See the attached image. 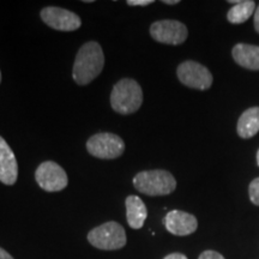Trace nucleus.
Listing matches in <instances>:
<instances>
[{
  "mask_svg": "<svg viewBox=\"0 0 259 259\" xmlns=\"http://www.w3.org/2000/svg\"><path fill=\"white\" fill-rule=\"evenodd\" d=\"M105 54L99 42L89 41L79 48L73 63L72 78L78 85H88L102 72Z\"/></svg>",
  "mask_w": 259,
  "mask_h": 259,
  "instance_id": "f257e3e1",
  "label": "nucleus"
},
{
  "mask_svg": "<svg viewBox=\"0 0 259 259\" xmlns=\"http://www.w3.org/2000/svg\"><path fill=\"white\" fill-rule=\"evenodd\" d=\"M143 103V90L138 82L131 78H122L113 87L111 106L113 111L122 115L134 114Z\"/></svg>",
  "mask_w": 259,
  "mask_h": 259,
  "instance_id": "f03ea898",
  "label": "nucleus"
},
{
  "mask_svg": "<svg viewBox=\"0 0 259 259\" xmlns=\"http://www.w3.org/2000/svg\"><path fill=\"white\" fill-rule=\"evenodd\" d=\"M134 186L138 192L147 196H167L176 191L177 180L168 170H143L135 176Z\"/></svg>",
  "mask_w": 259,
  "mask_h": 259,
  "instance_id": "7ed1b4c3",
  "label": "nucleus"
},
{
  "mask_svg": "<svg viewBox=\"0 0 259 259\" xmlns=\"http://www.w3.org/2000/svg\"><path fill=\"white\" fill-rule=\"evenodd\" d=\"M88 241L99 250H120L126 245V233L118 222H106L89 232Z\"/></svg>",
  "mask_w": 259,
  "mask_h": 259,
  "instance_id": "20e7f679",
  "label": "nucleus"
},
{
  "mask_svg": "<svg viewBox=\"0 0 259 259\" xmlns=\"http://www.w3.org/2000/svg\"><path fill=\"white\" fill-rule=\"evenodd\" d=\"M87 150L94 157L114 160L124 154L125 143L118 135L111 132H100L88 139Z\"/></svg>",
  "mask_w": 259,
  "mask_h": 259,
  "instance_id": "39448f33",
  "label": "nucleus"
},
{
  "mask_svg": "<svg viewBox=\"0 0 259 259\" xmlns=\"http://www.w3.org/2000/svg\"><path fill=\"white\" fill-rule=\"evenodd\" d=\"M177 76L181 84L197 90H208L213 82L212 74L208 67L193 60L181 63L177 69Z\"/></svg>",
  "mask_w": 259,
  "mask_h": 259,
  "instance_id": "423d86ee",
  "label": "nucleus"
},
{
  "mask_svg": "<svg viewBox=\"0 0 259 259\" xmlns=\"http://www.w3.org/2000/svg\"><path fill=\"white\" fill-rule=\"evenodd\" d=\"M35 180L47 192H59L69 184L66 171L54 161H45L35 171Z\"/></svg>",
  "mask_w": 259,
  "mask_h": 259,
  "instance_id": "0eeeda50",
  "label": "nucleus"
},
{
  "mask_svg": "<svg viewBox=\"0 0 259 259\" xmlns=\"http://www.w3.org/2000/svg\"><path fill=\"white\" fill-rule=\"evenodd\" d=\"M150 35L155 41L164 45H178L184 44L189 36V30L186 25L174 19H162L154 22L150 25Z\"/></svg>",
  "mask_w": 259,
  "mask_h": 259,
  "instance_id": "6e6552de",
  "label": "nucleus"
},
{
  "mask_svg": "<svg viewBox=\"0 0 259 259\" xmlns=\"http://www.w3.org/2000/svg\"><path fill=\"white\" fill-rule=\"evenodd\" d=\"M41 19L48 27L60 31H74L80 28L82 21L74 12L57 6H47L41 10Z\"/></svg>",
  "mask_w": 259,
  "mask_h": 259,
  "instance_id": "1a4fd4ad",
  "label": "nucleus"
},
{
  "mask_svg": "<svg viewBox=\"0 0 259 259\" xmlns=\"http://www.w3.org/2000/svg\"><path fill=\"white\" fill-rule=\"evenodd\" d=\"M164 226L167 231L177 236H186L192 234L198 228V221L192 213L171 210L164 218Z\"/></svg>",
  "mask_w": 259,
  "mask_h": 259,
  "instance_id": "9d476101",
  "label": "nucleus"
},
{
  "mask_svg": "<svg viewBox=\"0 0 259 259\" xmlns=\"http://www.w3.org/2000/svg\"><path fill=\"white\" fill-rule=\"evenodd\" d=\"M18 178V163L16 156L6 143L4 138L0 136V181L5 185H15Z\"/></svg>",
  "mask_w": 259,
  "mask_h": 259,
  "instance_id": "9b49d317",
  "label": "nucleus"
},
{
  "mask_svg": "<svg viewBox=\"0 0 259 259\" xmlns=\"http://www.w3.org/2000/svg\"><path fill=\"white\" fill-rule=\"evenodd\" d=\"M232 56L239 66L247 70L259 71V46L238 44L233 47Z\"/></svg>",
  "mask_w": 259,
  "mask_h": 259,
  "instance_id": "f8f14e48",
  "label": "nucleus"
},
{
  "mask_svg": "<svg viewBox=\"0 0 259 259\" xmlns=\"http://www.w3.org/2000/svg\"><path fill=\"white\" fill-rule=\"evenodd\" d=\"M126 220L132 229H141L148 218V210L143 200L137 196H128L125 200Z\"/></svg>",
  "mask_w": 259,
  "mask_h": 259,
  "instance_id": "ddd939ff",
  "label": "nucleus"
},
{
  "mask_svg": "<svg viewBox=\"0 0 259 259\" xmlns=\"http://www.w3.org/2000/svg\"><path fill=\"white\" fill-rule=\"evenodd\" d=\"M236 132L242 139H250L259 132V107L246 109L238 120Z\"/></svg>",
  "mask_w": 259,
  "mask_h": 259,
  "instance_id": "4468645a",
  "label": "nucleus"
},
{
  "mask_svg": "<svg viewBox=\"0 0 259 259\" xmlns=\"http://www.w3.org/2000/svg\"><path fill=\"white\" fill-rule=\"evenodd\" d=\"M255 3L253 0H240L227 14V19L232 24H242L254 14Z\"/></svg>",
  "mask_w": 259,
  "mask_h": 259,
  "instance_id": "2eb2a0df",
  "label": "nucleus"
},
{
  "mask_svg": "<svg viewBox=\"0 0 259 259\" xmlns=\"http://www.w3.org/2000/svg\"><path fill=\"white\" fill-rule=\"evenodd\" d=\"M248 194H250L251 202L259 206V178H255L251 181L248 186Z\"/></svg>",
  "mask_w": 259,
  "mask_h": 259,
  "instance_id": "dca6fc26",
  "label": "nucleus"
},
{
  "mask_svg": "<svg viewBox=\"0 0 259 259\" xmlns=\"http://www.w3.org/2000/svg\"><path fill=\"white\" fill-rule=\"evenodd\" d=\"M198 259H226L225 257L221 253H219V252L216 251H204L202 254L199 255Z\"/></svg>",
  "mask_w": 259,
  "mask_h": 259,
  "instance_id": "f3484780",
  "label": "nucleus"
},
{
  "mask_svg": "<svg viewBox=\"0 0 259 259\" xmlns=\"http://www.w3.org/2000/svg\"><path fill=\"white\" fill-rule=\"evenodd\" d=\"M153 3V0H127L126 4L130 6H148Z\"/></svg>",
  "mask_w": 259,
  "mask_h": 259,
  "instance_id": "a211bd4d",
  "label": "nucleus"
},
{
  "mask_svg": "<svg viewBox=\"0 0 259 259\" xmlns=\"http://www.w3.org/2000/svg\"><path fill=\"white\" fill-rule=\"evenodd\" d=\"M253 17H254V29H255V31L259 34V5H258V8L255 9Z\"/></svg>",
  "mask_w": 259,
  "mask_h": 259,
  "instance_id": "6ab92c4d",
  "label": "nucleus"
},
{
  "mask_svg": "<svg viewBox=\"0 0 259 259\" xmlns=\"http://www.w3.org/2000/svg\"><path fill=\"white\" fill-rule=\"evenodd\" d=\"M163 259H187V257L185 254H183V253H170V254H168V255H166V257H164Z\"/></svg>",
  "mask_w": 259,
  "mask_h": 259,
  "instance_id": "aec40b11",
  "label": "nucleus"
},
{
  "mask_svg": "<svg viewBox=\"0 0 259 259\" xmlns=\"http://www.w3.org/2000/svg\"><path fill=\"white\" fill-rule=\"evenodd\" d=\"M0 259H14L12 258V255L9 253V252H6L4 248L0 247Z\"/></svg>",
  "mask_w": 259,
  "mask_h": 259,
  "instance_id": "412c9836",
  "label": "nucleus"
},
{
  "mask_svg": "<svg viewBox=\"0 0 259 259\" xmlns=\"http://www.w3.org/2000/svg\"><path fill=\"white\" fill-rule=\"evenodd\" d=\"M163 4H167V5H177L179 4V0H163Z\"/></svg>",
  "mask_w": 259,
  "mask_h": 259,
  "instance_id": "4be33fe9",
  "label": "nucleus"
},
{
  "mask_svg": "<svg viewBox=\"0 0 259 259\" xmlns=\"http://www.w3.org/2000/svg\"><path fill=\"white\" fill-rule=\"evenodd\" d=\"M257 164L259 166V149H258V153H257Z\"/></svg>",
  "mask_w": 259,
  "mask_h": 259,
  "instance_id": "5701e85b",
  "label": "nucleus"
},
{
  "mask_svg": "<svg viewBox=\"0 0 259 259\" xmlns=\"http://www.w3.org/2000/svg\"><path fill=\"white\" fill-rule=\"evenodd\" d=\"M0 83H2V71H0Z\"/></svg>",
  "mask_w": 259,
  "mask_h": 259,
  "instance_id": "b1692460",
  "label": "nucleus"
}]
</instances>
